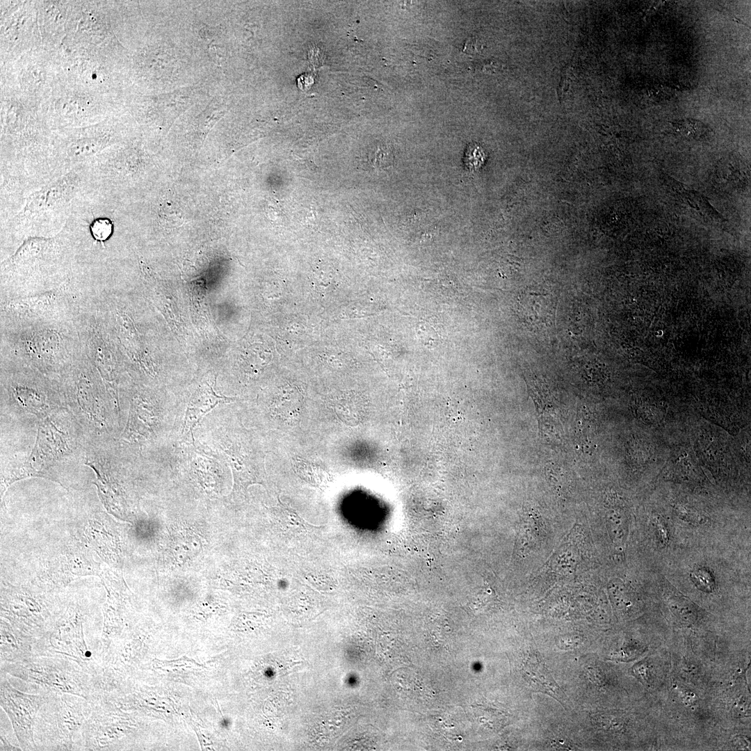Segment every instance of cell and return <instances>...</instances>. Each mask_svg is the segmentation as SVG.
<instances>
[{"label":"cell","mask_w":751,"mask_h":751,"mask_svg":"<svg viewBox=\"0 0 751 751\" xmlns=\"http://www.w3.org/2000/svg\"><path fill=\"white\" fill-rule=\"evenodd\" d=\"M675 127L681 134L695 139L703 138L708 132L707 128L701 122L694 120L679 121Z\"/></svg>","instance_id":"obj_12"},{"label":"cell","mask_w":751,"mask_h":751,"mask_svg":"<svg viewBox=\"0 0 751 751\" xmlns=\"http://www.w3.org/2000/svg\"><path fill=\"white\" fill-rule=\"evenodd\" d=\"M49 693L34 725L37 750H80L86 700L70 693Z\"/></svg>","instance_id":"obj_5"},{"label":"cell","mask_w":751,"mask_h":751,"mask_svg":"<svg viewBox=\"0 0 751 751\" xmlns=\"http://www.w3.org/2000/svg\"><path fill=\"white\" fill-rule=\"evenodd\" d=\"M75 317L1 324V348L45 371H58L82 352Z\"/></svg>","instance_id":"obj_2"},{"label":"cell","mask_w":751,"mask_h":751,"mask_svg":"<svg viewBox=\"0 0 751 751\" xmlns=\"http://www.w3.org/2000/svg\"><path fill=\"white\" fill-rule=\"evenodd\" d=\"M524 673L526 679L536 690L548 693L558 699L560 702H561L560 699H563V695L558 686L536 656L530 657L525 663Z\"/></svg>","instance_id":"obj_11"},{"label":"cell","mask_w":751,"mask_h":751,"mask_svg":"<svg viewBox=\"0 0 751 751\" xmlns=\"http://www.w3.org/2000/svg\"><path fill=\"white\" fill-rule=\"evenodd\" d=\"M0 669L35 686L37 693H70L87 701L96 696L94 677L68 659L34 656L22 662L1 663Z\"/></svg>","instance_id":"obj_4"},{"label":"cell","mask_w":751,"mask_h":751,"mask_svg":"<svg viewBox=\"0 0 751 751\" xmlns=\"http://www.w3.org/2000/svg\"><path fill=\"white\" fill-rule=\"evenodd\" d=\"M90 195L88 165L76 167L31 193L15 214L1 222V230L26 238L43 229L59 231L72 215L75 202Z\"/></svg>","instance_id":"obj_3"},{"label":"cell","mask_w":751,"mask_h":751,"mask_svg":"<svg viewBox=\"0 0 751 751\" xmlns=\"http://www.w3.org/2000/svg\"><path fill=\"white\" fill-rule=\"evenodd\" d=\"M8 675L1 671L0 705L7 714L20 748L37 750L34 725L38 713L49 697V693H26L10 684Z\"/></svg>","instance_id":"obj_7"},{"label":"cell","mask_w":751,"mask_h":751,"mask_svg":"<svg viewBox=\"0 0 751 751\" xmlns=\"http://www.w3.org/2000/svg\"><path fill=\"white\" fill-rule=\"evenodd\" d=\"M113 226V223L109 218L103 217L95 219L89 228L92 237L97 241L103 242L111 236Z\"/></svg>","instance_id":"obj_13"},{"label":"cell","mask_w":751,"mask_h":751,"mask_svg":"<svg viewBox=\"0 0 751 751\" xmlns=\"http://www.w3.org/2000/svg\"><path fill=\"white\" fill-rule=\"evenodd\" d=\"M35 640L4 621L1 622V663H18L34 656Z\"/></svg>","instance_id":"obj_8"},{"label":"cell","mask_w":751,"mask_h":751,"mask_svg":"<svg viewBox=\"0 0 751 751\" xmlns=\"http://www.w3.org/2000/svg\"><path fill=\"white\" fill-rule=\"evenodd\" d=\"M81 226L72 216L51 236L26 238L1 264V286L14 291L34 287L55 288L70 277L81 243Z\"/></svg>","instance_id":"obj_1"},{"label":"cell","mask_w":751,"mask_h":751,"mask_svg":"<svg viewBox=\"0 0 751 751\" xmlns=\"http://www.w3.org/2000/svg\"><path fill=\"white\" fill-rule=\"evenodd\" d=\"M230 401L231 398L217 395L213 387L205 382L193 394L187 405L182 434L192 433L199 421L211 409L219 403Z\"/></svg>","instance_id":"obj_9"},{"label":"cell","mask_w":751,"mask_h":751,"mask_svg":"<svg viewBox=\"0 0 751 751\" xmlns=\"http://www.w3.org/2000/svg\"><path fill=\"white\" fill-rule=\"evenodd\" d=\"M523 316L526 321L535 325H547L552 321L555 300L547 290H528L523 293Z\"/></svg>","instance_id":"obj_10"},{"label":"cell","mask_w":751,"mask_h":751,"mask_svg":"<svg viewBox=\"0 0 751 751\" xmlns=\"http://www.w3.org/2000/svg\"><path fill=\"white\" fill-rule=\"evenodd\" d=\"M70 277L51 289L10 298L1 307V324H15L75 317L79 305Z\"/></svg>","instance_id":"obj_6"},{"label":"cell","mask_w":751,"mask_h":751,"mask_svg":"<svg viewBox=\"0 0 751 751\" xmlns=\"http://www.w3.org/2000/svg\"><path fill=\"white\" fill-rule=\"evenodd\" d=\"M0 750L1 751H20L22 750L20 746L17 747L11 744L7 737L1 732L0 735Z\"/></svg>","instance_id":"obj_14"}]
</instances>
